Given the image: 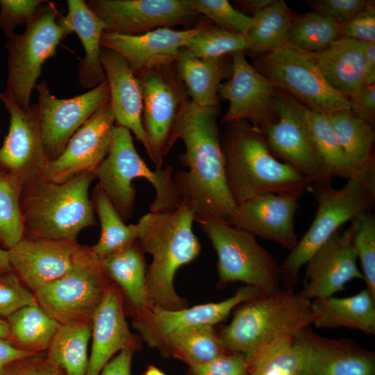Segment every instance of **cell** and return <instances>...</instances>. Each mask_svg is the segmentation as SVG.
Here are the masks:
<instances>
[{
	"label": "cell",
	"mask_w": 375,
	"mask_h": 375,
	"mask_svg": "<svg viewBox=\"0 0 375 375\" xmlns=\"http://www.w3.org/2000/svg\"><path fill=\"white\" fill-rule=\"evenodd\" d=\"M44 0H0V28L8 39L17 26L29 23Z\"/></svg>",
	"instance_id": "bcb514c9"
},
{
	"label": "cell",
	"mask_w": 375,
	"mask_h": 375,
	"mask_svg": "<svg viewBox=\"0 0 375 375\" xmlns=\"http://www.w3.org/2000/svg\"><path fill=\"white\" fill-rule=\"evenodd\" d=\"M194 214L183 201L172 211L148 212L138 222V240L144 253L152 256L146 275V289L151 306L165 310L187 308L178 295L174 278L182 266L200 253L201 244L192 229Z\"/></svg>",
	"instance_id": "3957f363"
},
{
	"label": "cell",
	"mask_w": 375,
	"mask_h": 375,
	"mask_svg": "<svg viewBox=\"0 0 375 375\" xmlns=\"http://www.w3.org/2000/svg\"><path fill=\"white\" fill-rule=\"evenodd\" d=\"M340 37L362 43L375 42V8L370 6L350 20L339 24Z\"/></svg>",
	"instance_id": "f907efd6"
},
{
	"label": "cell",
	"mask_w": 375,
	"mask_h": 375,
	"mask_svg": "<svg viewBox=\"0 0 375 375\" xmlns=\"http://www.w3.org/2000/svg\"><path fill=\"white\" fill-rule=\"evenodd\" d=\"M12 272L8 258V250L0 248V274Z\"/></svg>",
	"instance_id": "6f0895ef"
},
{
	"label": "cell",
	"mask_w": 375,
	"mask_h": 375,
	"mask_svg": "<svg viewBox=\"0 0 375 375\" xmlns=\"http://www.w3.org/2000/svg\"><path fill=\"white\" fill-rule=\"evenodd\" d=\"M0 375H67L60 367L50 362L46 351L15 359L0 369Z\"/></svg>",
	"instance_id": "c3c4849f"
},
{
	"label": "cell",
	"mask_w": 375,
	"mask_h": 375,
	"mask_svg": "<svg viewBox=\"0 0 375 375\" xmlns=\"http://www.w3.org/2000/svg\"><path fill=\"white\" fill-rule=\"evenodd\" d=\"M296 16L283 1L272 0L253 15V23L246 37L247 50L262 54L286 43Z\"/></svg>",
	"instance_id": "d590c367"
},
{
	"label": "cell",
	"mask_w": 375,
	"mask_h": 375,
	"mask_svg": "<svg viewBox=\"0 0 375 375\" xmlns=\"http://www.w3.org/2000/svg\"><path fill=\"white\" fill-rule=\"evenodd\" d=\"M340 37L337 22L313 11L296 16L286 42L303 52L313 53L325 49Z\"/></svg>",
	"instance_id": "ab89813d"
},
{
	"label": "cell",
	"mask_w": 375,
	"mask_h": 375,
	"mask_svg": "<svg viewBox=\"0 0 375 375\" xmlns=\"http://www.w3.org/2000/svg\"><path fill=\"white\" fill-rule=\"evenodd\" d=\"M93 173L124 222L133 215L135 178L147 179L155 189L156 197L149 206L151 212H172L181 203L173 167L166 165L161 169L151 170L139 155L126 128L115 125L108 154Z\"/></svg>",
	"instance_id": "52a82bcc"
},
{
	"label": "cell",
	"mask_w": 375,
	"mask_h": 375,
	"mask_svg": "<svg viewBox=\"0 0 375 375\" xmlns=\"http://www.w3.org/2000/svg\"><path fill=\"white\" fill-rule=\"evenodd\" d=\"M172 65L152 69L138 76L141 85L142 124L147 135L151 160L161 169L172 149L174 124L185 99V87Z\"/></svg>",
	"instance_id": "7c38bea8"
},
{
	"label": "cell",
	"mask_w": 375,
	"mask_h": 375,
	"mask_svg": "<svg viewBox=\"0 0 375 375\" xmlns=\"http://www.w3.org/2000/svg\"><path fill=\"white\" fill-rule=\"evenodd\" d=\"M105 31L135 35L162 27L184 24L198 15L182 0H88Z\"/></svg>",
	"instance_id": "ac0fdd59"
},
{
	"label": "cell",
	"mask_w": 375,
	"mask_h": 375,
	"mask_svg": "<svg viewBox=\"0 0 375 375\" xmlns=\"http://www.w3.org/2000/svg\"><path fill=\"white\" fill-rule=\"evenodd\" d=\"M123 294L113 283L92 319V344L85 375H98L113 356L123 349H140L125 319Z\"/></svg>",
	"instance_id": "d4e9b609"
},
{
	"label": "cell",
	"mask_w": 375,
	"mask_h": 375,
	"mask_svg": "<svg viewBox=\"0 0 375 375\" xmlns=\"http://www.w3.org/2000/svg\"><path fill=\"white\" fill-rule=\"evenodd\" d=\"M353 170L375 162L374 124L350 110L326 115Z\"/></svg>",
	"instance_id": "d6a6232c"
},
{
	"label": "cell",
	"mask_w": 375,
	"mask_h": 375,
	"mask_svg": "<svg viewBox=\"0 0 375 375\" xmlns=\"http://www.w3.org/2000/svg\"><path fill=\"white\" fill-rule=\"evenodd\" d=\"M101 60L110 91L115 125L127 128L140 142L151 158V149L142 124L141 85L128 63L120 54L101 47Z\"/></svg>",
	"instance_id": "484cf974"
},
{
	"label": "cell",
	"mask_w": 375,
	"mask_h": 375,
	"mask_svg": "<svg viewBox=\"0 0 375 375\" xmlns=\"http://www.w3.org/2000/svg\"><path fill=\"white\" fill-rule=\"evenodd\" d=\"M228 124L221 142L225 178L236 205L263 194L301 197L312 183L278 160L260 129L246 121Z\"/></svg>",
	"instance_id": "7a4b0ae2"
},
{
	"label": "cell",
	"mask_w": 375,
	"mask_h": 375,
	"mask_svg": "<svg viewBox=\"0 0 375 375\" xmlns=\"http://www.w3.org/2000/svg\"><path fill=\"white\" fill-rule=\"evenodd\" d=\"M299 198L282 194L256 196L237 205L228 224L290 251L299 241L294 217Z\"/></svg>",
	"instance_id": "603a6c76"
},
{
	"label": "cell",
	"mask_w": 375,
	"mask_h": 375,
	"mask_svg": "<svg viewBox=\"0 0 375 375\" xmlns=\"http://www.w3.org/2000/svg\"><path fill=\"white\" fill-rule=\"evenodd\" d=\"M0 339L10 340L9 326L6 319L0 317Z\"/></svg>",
	"instance_id": "680465c9"
},
{
	"label": "cell",
	"mask_w": 375,
	"mask_h": 375,
	"mask_svg": "<svg viewBox=\"0 0 375 375\" xmlns=\"http://www.w3.org/2000/svg\"><path fill=\"white\" fill-rule=\"evenodd\" d=\"M134 352L131 348L123 349L103 367L98 375H131Z\"/></svg>",
	"instance_id": "f5cc1de1"
},
{
	"label": "cell",
	"mask_w": 375,
	"mask_h": 375,
	"mask_svg": "<svg viewBox=\"0 0 375 375\" xmlns=\"http://www.w3.org/2000/svg\"><path fill=\"white\" fill-rule=\"evenodd\" d=\"M287 94L290 102L300 115L317 153L332 176L349 178L353 168L326 115L308 108Z\"/></svg>",
	"instance_id": "836d02e7"
},
{
	"label": "cell",
	"mask_w": 375,
	"mask_h": 375,
	"mask_svg": "<svg viewBox=\"0 0 375 375\" xmlns=\"http://www.w3.org/2000/svg\"><path fill=\"white\" fill-rule=\"evenodd\" d=\"M23 188L17 178L0 167V244L6 250L24 238L20 206Z\"/></svg>",
	"instance_id": "60d3db41"
},
{
	"label": "cell",
	"mask_w": 375,
	"mask_h": 375,
	"mask_svg": "<svg viewBox=\"0 0 375 375\" xmlns=\"http://www.w3.org/2000/svg\"><path fill=\"white\" fill-rule=\"evenodd\" d=\"M262 295L256 288H240L230 298L217 303L181 310L153 306L143 315L134 317L132 325L150 347L158 349L174 335L199 326H212L225 320L240 304Z\"/></svg>",
	"instance_id": "d6986e66"
},
{
	"label": "cell",
	"mask_w": 375,
	"mask_h": 375,
	"mask_svg": "<svg viewBox=\"0 0 375 375\" xmlns=\"http://www.w3.org/2000/svg\"><path fill=\"white\" fill-rule=\"evenodd\" d=\"M217 256L221 284L241 281L269 295L281 288L280 264L254 235L216 219L198 222Z\"/></svg>",
	"instance_id": "9c48e42d"
},
{
	"label": "cell",
	"mask_w": 375,
	"mask_h": 375,
	"mask_svg": "<svg viewBox=\"0 0 375 375\" xmlns=\"http://www.w3.org/2000/svg\"><path fill=\"white\" fill-rule=\"evenodd\" d=\"M35 89L38 94L40 127L49 161L58 157L78 129L110 100L106 79L88 92L69 99L52 94L44 81L37 83Z\"/></svg>",
	"instance_id": "5bb4252c"
},
{
	"label": "cell",
	"mask_w": 375,
	"mask_h": 375,
	"mask_svg": "<svg viewBox=\"0 0 375 375\" xmlns=\"http://www.w3.org/2000/svg\"><path fill=\"white\" fill-rule=\"evenodd\" d=\"M115 126L109 100L72 135L62 153L48 162L41 178L60 183L93 172L108 154Z\"/></svg>",
	"instance_id": "2e32d148"
},
{
	"label": "cell",
	"mask_w": 375,
	"mask_h": 375,
	"mask_svg": "<svg viewBox=\"0 0 375 375\" xmlns=\"http://www.w3.org/2000/svg\"><path fill=\"white\" fill-rule=\"evenodd\" d=\"M0 101L9 114L7 135L0 147V167L17 178L24 186L42 177L49 162L40 127L38 103L21 109L5 92Z\"/></svg>",
	"instance_id": "9a60e30c"
},
{
	"label": "cell",
	"mask_w": 375,
	"mask_h": 375,
	"mask_svg": "<svg viewBox=\"0 0 375 375\" xmlns=\"http://www.w3.org/2000/svg\"><path fill=\"white\" fill-rule=\"evenodd\" d=\"M272 0H253V1H238L244 8L254 15L270 3Z\"/></svg>",
	"instance_id": "9f6ffc18"
},
{
	"label": "cell",
	"mask_w": 375,
	"mask_h": 375,
	"mask_svg": "<svg viewBox=\"0 0 375 375\" xmlns=\"http://www.w3.org/2000/svg\"><path fill=\"white\" fill-rule=\"evenodd\" d=\"M35 303L34 293L13 272L0 274V317L6 319L19 308Z\"/></svg>",
	"instance_id": "f6af8a7d"
},
{
	"label": "cell",
	"mask_w": 375,
	"mask_h": 375,
	"mask_svg": "<svg viewBox=\"0 0 375 375\" xmlns=\"http://www.w3.org/2000/svg\"><path fill=\"white\" fill-rule=\"evenodd\" d=\"M84 248L77 242L24 238L8 251L12 271L35 292L69 272Z\"/></svg>",
	"instance_id": "44dd1931"
},
{
	"label": "cell",
	"mask_w": 375,
	"mask_h": 375,
	"mask_svg": "<svg viewBox=\"0 0 375 375\" xmlns=\"http://www.w3.org/2000/svg\"><path fill=\"white\" fill-rule=\"evenodd\" d=\"M350 110L372 124L375 119V83L365 85L356 94L348 98Z\"/></svg>",
	"instance_id": "816d5d0a"
},
{
	"label": "cell",
	"mask_w": 375,
	"mask_h": 375,
	"mask_svg": "<svg viewBox=\"0 0 375 375\" xmlns=\"http://www.w3.org/2000/svg\"><path fill=\"white\" fill-rule=\"evenodd\" d=\"M217 108H202L188 97L178 114L172 144L181 140L185 150L180 161L188 170L174 174L181 201L194 214V222H228L237 205L227 187L217 126Z\"/></svg>",
	"instance_id": "6da1fadb"
},
{
	"label": "cell",
	"mask_w": 375,
	"mask_h": 375,
	"mask_svg": "<svg viewBox=\"0 0 375 375\" xmlns=\"http://www.w3.org/2000/svg\"><path fill=\"white\" fill-rule=\"evenodd\" d=\"M273 108L276 119L260 128L272 152L313 185L332 187L333 177L317 153L286 92L276 88Z\"/></svg>",
	"instance_id": "4fadbf2b"
},
{
	"label": "cell",
	"mask_w": 375,
	"mask_h": 375,
	"mask_svg": "<svg viewBox=\"0 0 375 375\" xmlns=\"http://www.w3.org/2000/svg\"><path fill=\"white\" fill-rule=\"evenodd\" d=\"M101 226L98 242L91 249L101 260L138 240L137 224L126 225L104 191L97 183L91 199Z\"/></svg>",
	"instance_id": "8d00e7d4"
},
{
	"label": "cell",
	"mask_w": 375,
	"mask_h": 375,
	"mask_svg": "<svg viewBox=\"0 0 375 375\" xmlns=\"http://www.w3.org/2000/svg\"><path fill=\"white\" fill-rule=\"evenodd\" d=\"M142 375H166L155 366H149Z\"/></svg>",
	"instance_id": "91938a15"
},
{
	"label": "cell",
	"mask_w": 375,
	"mask_h": 375,
	"mask_svg": "<svg viewBox=\"0 0 375 375\" xmlns=\"http://www.w3.org/2000/svg\"><path fill=\"white\" fill-rule=\"evenodd\" d=\"M35 354L15 347L9 340L0 339V369L15 359Z\"/></svg>",
	"instance_id": "db71d44e"
},
{
	"label": "cell",
	"mask_w": 375,
	"mask_h": 375,
	"mask_svg": "<svg viewBox=\"0 0 375 375\" xmlns=\"http://www.w3.org/2000/svg\"><path fill=\"white\" fill-rule=\"evenodd\" d=\"M206 23L185 30L158 28L135 35L103 32L101 44L124 57L138 77L175 63L182 49Z\"/></svg>",
	"instance_id": "7402d4cb"
},
{
	"label": "cell",
	"mask_w": 375,
	"mask_h": 375,
	"mask_svg": "<svg viewBox=\"0 0 375 375\" xmlns=\"http://www.w3.org/2000/svg\"><path fill=\"white\" fill-rule=\"evenodd\" d=\"M354 227L351 224L343 232L331 237L306 263L303 289L299 294L312 301L333 296L342 291L354 279L363 281L357 265L353 240Z\"/></svg>",
	"instance_id": "ffe728a7"
},
{
	"label": "cell",
	"mask_w": 375,
	"mask_h": 375,
	"mask_svg": "<svg viewBox=\"0 0 375 375\" xmlns=\"http://www.w3.org/2000/svg\"><path fill=\"white\" fill-rule=\"evenodd\" d=\"M365 65L366 85L375 83V42L362 43Z\"/></svg>",
	"instance_id": "11a10c76"
},
{
	"label": "cell",
	"mask_w": 375,
	"mask_h": 375,
	"mask_svg": "<svg viewBox=\"0 0 375 375\" xmlns=\"http://www.w3.org/2000/svg\"><path fill=\"white\" fill-rule=\"evenodd\" d=\"M250 360L240 353H227L202 365L189 367L188 375H249Z\"/></svg>",
	"instance_id": "7dc6e473"
},
{
	"label": "cell",
	"mask_w": 375,
	"mask_h": 375,
	"mask_svg": "<svg viewBox=\"0 0 375 375\" xmlns=\"http://www.w3.org/2000/svg\"><path fill=\"white\" fill-rule=\"evenodd\" d=\"M198 15L203 14L217 26L247 37L253 23L252 16L235 8L227 0H182Z\"/></svg>",
	"instance_id": "ee69618b"
},
{
	"label": "cell",
	"mask_w": 375,
	"mask_h": 375,
	"mask_svg": "<svg viewBox=\"0 0 375 375\" xmlns=\"http://www.w3.org/2000/svg\"><path fill=\"white\" fill-rule=\"evenodd\" d=\"M67 13L61 23L67 35L76 33L85 56L78 65L77 77L83 88H94L106 79L101 64V38L105 25L85 1L67 0Z\"/></svg>",
	"instance_id": "83f0119b"
},
{
	"label": "cell",
	"mask_w": 375,
	"mask_h": 375,
	"mask_svg": "<svg viewBox=\"0 0 375 375\" xmlns=\"http://www.w3.org/2000/svg\"><path fill=\"white\" fill-rule=\"evenodd\" d=\"M231 55V77L218 89L219 97L229 103L221 122L246 121L261 128L276 119L273 100L276 88L249 63L244 51Z\"/></svg>",
	"instance_id": "e0dca14e"
},
{
	"label": "cell",
	"mask_w": 375,
	"mask_h": 375,
	"mask_svg": "<svg viewBox=\"0 0 375 375\" xmlns=\"http://www.w3.org/2000/svg\"><path fill=\"white\" fill-rule=\"evenodd\" d=\"M92 330V320L60 324L46 351L47 359L67 375H85Z\"/></svg>",
	"instance_id": "1f68e13d"
},
{
	"label": "cell",
	"mask_w": 375,
	"mask_h": 375,
	"mask_svg": "<svg viewBox=\"0 0 375 375\" xmlns=\"http://www.w3.org/2000/svg\"><path fill=\"white\" fill-rule=\"evenodd\" d=\"M199 58H220L247 49L246 37L206 23L183 49Z\"/></svg>",
	"instance_id": "b9f144b4"
},
{
	"label": "cell",
	"mask_w": 375,
	"mask_h": 375,
	"mask_svg": "<svg viewBox=\"0 0 375 375\" xmlns=\"http://www.w3.org/2000/svg\"><path fill=\"white\" fill-rule=\"evenodd\" d=\"M165 356L176 358L189 367L208 362L227 353L212 326H199L170 338L159 349Z\"/></svg>",
	"instance_id": "74e56055"
},
{
	"label": "cell",
	"mask_w": 375,
	"mask_h": 375,
	"mask_svg": "<svg viewBox=\"0 0 375 375\" xmlns=\"http://www.w3.org/2000/svg\"><path fill=\"white\" fill-rule=\"evenodd\" d=\"M56 3L46 1L24 32L8 39L7 78L5 92L22 110L28 111L31 98L43 64L56 53L62 39L67 36Z\"/></svg>",
	"instance_id": "ba28073f"
},
{
	"label": "cell",
	"mask_w": 375,
	"mask_h": 375,
	"mask_svg": "<svg viewBox=\"0 0 375 375\" xmlns=\"http://www.w3.org/2000/svg\"><path fill=\"white\" fill-rule=\"evenodd\" d=\"M138 240L101 260L112 281L126 297L133 317L144 315L153 307L146 289V262Z\"/></svg>",
	"instance_id": "f546056e"
},
{
	"label": "cell",
	"mask_w": 375,
	"mask_h": 375,
	"mask_svg": "<svg viewBox=\"0 0 375 375\" xmlns=\"http://www.w3.org/2000/svg\"><path fill=\"white\" fill-rule=\"evenodd\" d=\"M95 179L86 172L64 183L40 178L25 185L20 198L24 238L76 242L81 231L97 224L89 197Z\"/></svg>",
	"instance_id": "277c9868"
},
{
	"label": "cell",
	"mask_w": 375,
	"mask_h": 375,
	"mask_svg": "<svg viewBox=\"0 0 375 375\" xmlns=\"http://www.w3.org/2000/svg\"><path fill=\"white\" fill-rule=\"evenodd\" d=\"M308 53L328 85L346 97L366 85L362 42L340 37L325 49Z\"/></svg>",
	"instance_id": "4316f807"
},
{
	"label": "cell",
	"mask_w": 375,
	"mask_h": 375,
	"mask_svg": "<svg viewBox=\"0 0 375 375\" xmlns=\"http://www.w3.org/2000/svg\"><path fill=\"white\" fill-rule=\"evenodd\" d=\"M367 0H317L311 1L313 11L325 15L338 24L347 22L370 6Z\"/></svg>",
	"instance_id": "681fc988"
},
{
	"label": "cell",
	"mask_w": 375,
	"mask_h": 375,
	"mask_svg": "<svg viewBox=\"0 0 375 375\" xmlns=\"http://www.w3.org/2000/svg\"><path fill=\"white\" fill-rule=\"evenodd\" d=\"M304 356L303 375H375V353L351 339L317 334L310 326L295 336Z\"/></svg>",
	"instance_id": "cb8c5ba5"
},
{
	"label": "cell",
	"mask_w": 375,
	"mask_h": 375,
	"mask_svg": "<svg viewBox=\"0 0 375 375\" xmlns=\"http://www.w3.org/2000/svg\"><path fill=\"white\" fill-rule=\"evenodd\" d=\"M113 283L101 260L85 246L69 272L33 293L38 304L60 324L92 320Z\"/></svg>",
	"instance_id": "8fae6325"
},
{
	"label": "cell",
	"mask_w": 375,
	"mask_h": 375,
	"mask_svg": "<svg viewBox=\"0 0 375 375\" xmlns=\"http://www.w3.org/2000/svg\"><path fill=\"white\" fill-rule=\"evenodd\" d=\"M347 179L340 189L313 184L310 188L317 208L307 231L280 264L285 288L294 289L302 267L342 225L371 212L375 201V162L353 170Z\"/></svg>",
	"instance_id": "5b68a950"
},
{
	"label": "cell",
	"mask_w": 375,
	"mask_h": 375,
	"mask_svg": "<svg viewBox=\"0 0 375 375\" xmlns=\"http://www.w3.org/2000/svg\"><path fill=\"white\" fill-rule=\"evenodd\" d=\"M354 227L353 244L366 288L375 296V217L371 212L351 221Z\"/></svg>",
	"instance_id": "7bdbcfd3"
},
{
	"label": "cell",
	"mask_w": 375,
	"mask_h": 375,
	"mask_svg": "<svg viewBox=\"0 0 375 375\" xmlns=\"http://www.w3.org/2000/svg\"><path fill=\"white\" fill-rule=\"evenodd\" d=\"M249 375H250V374Z\"/></svg>",
	"instance_id": "94428289"
},
{
	"label": "cell",
	"mask_w": 375,
	"mask_h": 375,
	"mask_svg": "<svg viewBox=\"0 0 375 375\" xmlns=\"http://www.w3.org/2000/svg\"><path fill=\"white\" fill-rule=\"evenodd\" d=\"M312 323L311 301L284 288L240 304L231 323L217 335L226 352L240 353L251 360L265 346L294 336Z\"/></svg>",
	"instance_id": "8992f818"
},
{
	"label": "cell",
	"mask_w": 375,
	"mask_h": 375,
	"mask_svg": "<svg viewBox=\"0 0 375 375\" xmlns=\"http://www.w3.org/2000/svg\"><path fill=\"white\" fill-rule=\"evenodd\" d=\"M294 336L278 338L250 360V375H303L304 356Z\"/></svg>",
	"instance_id": "f35d334b"
},
{
	"label": "cell",
	"mask_w": 375,
	"mask_h": 375,
	"mask_svg": "<svg viewBox=\"0 0 375 375\" xmlns=\"http://www.w3.org/2000/svg\"><path fill=\"white\" fill-rule=\"evenodd\" d=\"M317 328H346L375 334V296L365 288L348 297L333 296L311 301Z\"/></svg>",
	"instance_id": "f1b7e54d"
},
{
	"label": "cell",
	"mask_w": 375,
	"mask_h": 375,
	"mask_svg": "<svg viewBox=\"0 0 375 375\" xmlns=\"http://www.w3.org/2000/svg\"><path fill=\"white\" fill-rule=\"evenodd\" d=\"M176 64L190 100L202 108H217L218 89L226 74L222 58H196L182 49Z\"/></svg>",
	"instance_id": "4dcf8cb0"
},
{
	"label": "cell",
	"mask_w": 375,
	"mask_h": 375,
	"mask_svg": "<svg viewBox=\"0 0 375 375\" xmlns=\"http://www.w3.org/2000/svg\"><path fill=\"white\" fill-rule=\"evenodd\" d=\"M6 320L12 344L19 349L35 353L47 350L60 325L38 303L19 308Z\"/></svg>",
	"instance_id": "e575fe53"
},
{
	"label": "cell",
	"mask_w": 375,
	"mask_h": 375,
	"mask_svg": "<svg viewBox=\"0 0 375 375\" xmlns=\"http://www.w3.org/2000/svg\"><path fill=\"white\" fill-rule=\"evenodd\" d=\"M256 69L276 88L310 110L326 115L350 110L348 98L328 85L309 53L287 42L262 53Z\"/></svg>",
	"instance_id": "30bf717a"
}]
</instances>
